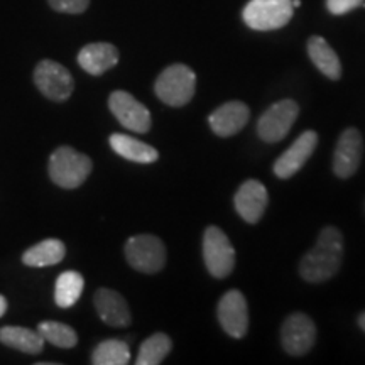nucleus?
Returning <instances> with one entry per match:
<instances>
[{"label":"nucleus","instance_id":"obj_1","mask_svg":"<svg viewBox=\"0 0 365 365\" xmlns=\"http://www.w3.org/2000/svg\"><path fill=\"white\" fill-rule=\"evenodd\" d=\"M344 259V235L336 227H325L319 232L314 247L301 259L299 274L308 282H325L331 279Z\"/></svg>","mask_w":365,"mask_h":365},{"label":"nucleus","instance_id":"obj_2","mask_svg":"<svg viewBox=\"0 0 365 365\" xmlns=\"http://www.w3.org/2000/svg\"><path fill=\"white\" fill-rule=\"evenodd\" d=\"M91 170H93L91 159L70 145H61L49 158V178L59 188H78L90 176Z\"/></svg>","mask_w":365,"mask_h":365},{"label":"nucleus","instance_id":"obj_3","mask_svg":"<svg viewBox=\"0 0 365 365\" xmlns=\"http://www.w3.org/2000/svg\"><path fill=\"white\" fill-rule=\"evenodd\" d=\"M196 86L195 71L186 65H171L158 76L154 91L158 98L171 107H182L193 98Z\"/></svg>","mask_w":365,"mask_h":365},{"label":"nucleus","instance_id":"obj_4","mask_svg":"<svg viewBox=\"0 0 365 365\" xmlns=\"http://www.w3.org/2000/svg\"><path fill=\"white\" fill-rule=\"evenodd\" d=\"M291 0H250L242 17L254 31H274L284 27L293 17Z\"/></svg>","mask_w":365,"mask_h":365},{"label":"nucleus","instance_id":"obj_5","mask_svg":"<svg viewBox=\"0 0 365 365\" xmlns=\"http://www.w3.org/2000/svg\"><path fill=\"white\" fill-rule=\"evenodd\" d=\"M125 259L135 271L156 274L166 264V247L156 235H134L125 242Z\"/></svg>","mask_w":365,"mask_h":365},{"label":"nucleus","instance_id":"obj_6","mask_svg":"<svg viewBox=\"0 0 365 365\" xmlns=\"http://www.w3.org/2000/svg\"><path fill=\"white\" fill-rule=\"evenodd\" d=\"M203 259L208 272L223 279L235 267V250L225 232L218 227H208L203 235Z\"/></svg>","mask_w":365,"mask_h":365},{"label":"nucleus","instance_id":"obj_7","mask_svg":"<svg viewBox=\"0 0 365 365\" xmlns=\"http://www.w3.org/2000/svg\"><path fill=\"white\" fill-rule=\"evenodd\" d=\"M34 83L46 98L53 102H66L75 90L71 73L53 59H43L34 70Z\"/></svg>","mask_w":365,"mask_h":365},{"label":"nucleus","instance_id":"obj_8","mask_svg":"<svg viewBox=\"0 0 365 365\" xmlns=\"http://www.w3.org/2000/svg\"><path fill=\"white\" fill-rule=\"evenodd\" d=\"M299 107L294 100H281L271 105L257 122V134L264 143H279L296 122Z\"/></svg>","mask_w":365,"mask_h":365},{"label":"nucleus","instance_id":"obj_9","mask_svg":"<svg viewBox=\"0 0 365 365\" xmlns=\"http://www.w3.org/2000/svg\"><path fill=\"white\" fill-rule=\"evenodd\" d=\"M317 340V327L304 313H293L287 317L281 328L282 349L289 355L299 357L308 354Z\"/></svg>","mask_w":365,"mask_h":365},{"label":"nucleus","instance_id":"obj_10","mask_svg":"<svg viewBox=\"0 0 365 365\" xmlns=\"http://www.w3.org/2000/svg\"><path fill=\"white\" fill-rule=\"evenodd\" d=\"M108 108L120 122V125L132 132H137V134H145L153 124L148 108L127 91H113L108 97Z\"/></svg>","mask_w":365,"mask_h":365},{"label":"nucleus","instance_id":"obj_11","mask_svg":"<svg viewBox=\"0 0 365 365\" xmlns=\"http://www.w3.org/2000/svg\"><path fill=\"white\" fill-rule=\"evenodd\" d=\"M218 322L234 339H242L249 330L247 301L239 289H232L218 301Z\"/></svg>","mask_w":365,"mask_h":365},{"label":"nucleus","instance_id":"obj_12","mask_svg":"<svg viewBox=\"0 0 365 365\" xmlns=\"http://www.w3.org/2000/svg\"><path fill=\"white\" fill-rule=\"evenodd\" d=\"M362 135L357 129H346L341 132L333 154V171L339 178H350L355 175L362 161Z\"/></svg>","mask_w":365,"mask_h":365},{"label":"nucleus","instance_id":"obj_13","mask_svg":"<svg viewBox=\"0 0 365 365\" xmlns=\"http://www.w3.org/2000/svg\"><path fill=\"white\" fill-rule=\"evenodd\" d=\"M318 144V135L317 132L307 130L303 132L298 139L294 140L293 145L286 150L282 156L274 163V175L281 180H287V178L294 176L301 168L304 166V163L312 158Z\"/></svg>","mask_w":365,"mask_h":365},{"label":"nucleus","instance_id":"obj_14","mask_svg":"<svg viewBox=\"0 0 365 365\" xmlns=\"http://www.w3.org/2000/svg\"><path fill=\"white\" fill-rule=\"evenodd\" d=\"M93 304L98 317L105 325L113 328H125L132 323L129 304L124 296L108 287H100L93 296Z\"/></svg>","mask_w":365,"mask_h":365},{"label":"nucleus","instance_id":"obj_15","mask_svg":"<svg viewBox=\"0 0 365 365\" xmlns=\"http://www.w3.org/2000/svg\"><path fill=\"white\" fill-rule=\"evenodd\" d=\"M237 213L247 223H257L266 212L269 203V195L262 182L249 180L242 182V186L235 195Z\"/></svg>","mask_w":365,"mask_h":365},{"label":"nucleus","instance_id":"obj_16","mask_svg":"<svg viewBox=\"0 0 365 365\" xmlns=\"http://www.w3.org/2000/svg\"><path fill=\"white\" fill-rule=\"evenodd\" d=\"M249 115L250 112L247 105L239 102V100H234V102L223 103L215 112H212L208 122L217 135L230 137L247 125Z\"/></svg>","mask_w":365,"mask_h":365},{"label":"nucleus","instance_id":"obj_17","mask_svg":"<svg viewBox=\"0 0 365 365\" xmlns=\"http://www.w3.org/2000/svg\"><path fill=\"white\" fill-rule=\"evenodd\" d=\"M118 63V49L110 43H91L81 48L78 65L88 75L100 76Z\"/></svg>","mask_w":365,"mask_h":365},{"label":"nucleus","instance_id":"obj_18","mask_svg":"<svg viewBox=\"0 0 365 365\" xmlns=\"http://www.w3.org/2000/svg\"><path fill=\"white\" fill-rule=\"evenodd\" d=\"M110 148L115 150L118 156H122L127 161L139 163V164H150L156 163L159 158V153L153 145L143 143V140L134 139V137L125 134H112Z\"/></svg>","mask_w":365,"mask_h":365},{"label":"nucleus","instance_id":"obj_19","mask_svg":"<svg viewBox=\"0 0 365 365\" xmlns=\"http://www.w3.org/2000/svg\"><path fill=\"white\" fill-rule=\"evenodd\" d=\"M0 344L9 349L19 350L22 354L38 355L44 350V339L39 331L24 327H2L0 328Z\"/></svg>","mask_w":365,"mask_h":365},{"label":"nucleus","instance_id":"obj_20","mask_svg":"<svg viewBox=\"0 0 365 365\" xmlns=\"http://www.w3.org/2000/svg\"><path fill=\"white\" fill-rule=\"evenodd\" d=\"M66 245L58 239H46L22 254V262L29 267L56 266L65 259Z\"/></svg>","mask_w":365,"mask_h":365},{"label":"nucleus","instance_id":"obj_21","mask_svg":"<svg viewBox=\"0 0 365 365\" xmlns=\"http://www.w3.org/2000/svg\"><path fill=\"white\" fill-rule=\"evenodd\" d=\"M308 54L313 65L330 80H339L341 76V63L333 48L319 36H313L308 41Z\"/></svg>","mask_w":365,"mask_h":365},{"label":"nucleus","instance_id":"obj_22","mask_svg":"<svg viewBox=\"0 0 365 365\" xmlns=\"http://www.w3.org/2000/svg\"><path fill=\"white\" fill-rule=\"evenodd\" d=\"M85 279L80 272L66 271L59 274L54 286V301L59 308H71L78 303L83 293Z\"/></svg>","mask_w":365,"mask_h":365},{"label":"nucleus","instance_id":"obj_23","mask_svg":"<svg viewBox=\"0 0 365 365\" xmlns=\"http://www.w3.org/2000/svg\"><path fill=\"white\" fill-rule=\"evenodd\" d=\"M173 341L166 333H154L148 340L143 341L139 354H137V365H158L161 364L166 355L171 352Z\"/></svg>","mask_w":365,"mask_h":365},{"label":"nucleus","instance_id":"obj_24","mask_svg":"<svg viewBox=\"0 0 365 365\" xmlns=\"http://www.w3.org/2000/svg\"><path fill=\"white\" fill-rule=\"evenodd\" d=\"M130 360L129 345L122 340H105L95 346L91 364L95 365H125Z\"/></svg>","mask_w":365,"mask_h":365},{"label":"nucleus","instance_id":"obj_25","mask_svg":"<svg viewBox=\"0 0 365 365\" xmlns=\"http://www.w3.org/2000/svg\"><path fill=\"white\" fill-rule=\"evenodd\" d=\"M38 331L41 333L44 341L59 346V349H73V346L78 344L76 331L71 327L65 325V323L46 319V322H41L38 325Z\"/></svg>","mask_w":365,"mask_h":365},{"label":"nucleus","instance_id":"obj_26","mask_svg":"<svg viewBox=\"0 0 365 365\" xmlns=\"http://www.w3.org/2000/svg\"><path fill=\"white\" fill-rule=\"evenodd\" d=\"M49 7L63 14H81L90 6V0H48Z\"/></svg>","mask_w":365,"mask_h":365},{"label":"nucleus","instance_id":"obj_27","mask_svg":"<svg viewBox=\"0 0 365 365\" xmlns=\"http://www.w3.org/2000/svg\"><path fill=\"white\" fill-rule=\"evenodd\" d=\"M365 0H327V7L333 16H341L362 6Z\"/></svg>","mask_w":365,"mask_h":365},{"label":"nucleus","instance_id":"obj_28","mask_svg":"<svg viewBox=\"0 0 365 365\" xmlns=\"http://www.w3.org/2000/svg\"><path fill=\"white\" fill-rule=\"evenodd\" d=\"M7 312V299L0 294V317H4Z\"/></svg>","mask_w":365,"mask_h":365},{"label":"nucleus","instance_id":"obj_29","mask_svg":"<svg viewBox=\"0 0 365 365\" xmlns=\"http://www.w3.org/2000/svg\"><path fill=\"white\" fill-rule=\"evenodd\" d=\"M359 325H360V328H362V330L365 331V313H362L359 317Z\"/></svg>","mask_w":365,"mask_h":365},{"label":"nucleus","instance_id":"obj_30","mask_svg":"<svg viewBox=\"0 0 365 365\" xmlns=\"http://www.w3.org/2000/svg\"><path fill=\"white\" fill-rule=\"evenodd\" d=\"M291 4H293V7H299L301 6V0H291Z\"/></svg>","mask_w":365,"mask_h":365}]
</instances>
